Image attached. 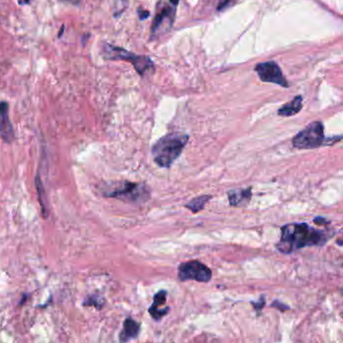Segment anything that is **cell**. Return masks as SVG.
I'll list each match as a JSON object with an SVG mask.
<instances>
[{
    "mask_svg": "<svg viewBox=\"0 0 343 343\" xmlns=\"http://www.w3.org/2000/svg\"><path fill=\"white\" fill-rule=\"evenodd\" d=\"M272 307L274 308H277V309H280V311H282V312H285L286 310L289 309V306L283 304V303H281V302H278L277 300L274 301V303L272 304Z\"/></svg>",
    "mask_w": 343,
    "mask_h": 343,
    "instance_id": "ac0fdd59",
    "label": "cell"
},
{
    "mask_svg": "<svg viewBox=\"0 0 343 343\" xmlns=\"http://www.w3.org/2000/svg\"><path fill=\"white\" fill-rule=\"evenodd\" d=\"M0 136L6 143H10L14 138L12 124L9 119V105L6 101L0 102Z\"/></svg>",
    "mask_w": 343,
    "mask_h": 343,
    "instance_id": "9c48e42d",
    "label": "cell"
},
{
    "mask_svg": "<svg viewBox=\"0 0 343 343\" xmlns=\"http://www.w3.org/2000/svg\"><path fill=\"white\" fill-rule=\"evenodd\" d=\"M36 184H37V189H38V199H39V204L41 206V212H42V215L44 217H46V213H48V210H46V206H45V201H44V198H45V195H44V190H43V186H42V183L39 179V176L38 175L37 178H36Z\"/></svg>",
    "mask_w": 343,
    "mask_h": 343,
    "instance_id": "2e32d148",
    "label": "cell"
},
{
    "mask_svg": "<svg viewBox=\"0 0 343 343\" xmlns=\"http://www.w3.org/2000/svg\"><path fill=\"white\" fill-rule=\"evenodd\" d=\"M140 332V324L132 318H127L123 323V330L120 333L119 339L121 342H128L137 338Z\"/></svg>",
    "mask_w": 343,
    "mask_h": 343,
    "instance_id": "7c38bea8",
    "label": "cell"
},
{
    "mask_svg": "<svg viewBox=\"0 0 343 343\" xmlns=\"http://www.w3.org/2000/svg\"><path fill=\"white\" fill-rule=\"evenodd\" d=\"M211 198L210 195H200L197 197H194L192 200H191L189 204H186L184 207L191 210L193 213H197L198 211L202 210L205 209V206L207 205V202Z\"/></svg>",
    "mask_w": 343,
    "mask_h": 343,
    "instance_id": "5bb4252c",
    "label": "cell"
},
{
    "mask_svg": "<svg viewBox=\"0 0 343 343\" xmlns=\"http://www.w3.org/2000/svg\"><path fill=\"white\" fill-rule=\"evenodd\" d=\"M167 292L165 290H160L154 295L153 304L149 307V314L155 320H160L169 312V307L166 306Z\"/></svg>",
    "mask_w": 343,
    "mask_h": 343,
    "instance_id": "30bf717a",
    "label": "cell"
},
{
    "mask_svg": "<svg viewBox=\"0 0 343 343\" xmlns=\"http://www.w3.org/2000/svg\"><path fill=\"white\" fill-rule=\"evenodd\" d=\"M255 71L262 82L276 84L283 88H289V83L276 61L270 60L266 62H260L255 67Z\"/></svg>",
    "mask_w": 343,
    "mask_h": 343,
    "instance_id": "52a82bcc",
    "label": "cell"
},
{
    "mask_svg": "<svg viewBox=\"0 0 343 343\" xmlns=\"http://www.w3.org/2000/svg\"><path fill=\"white\" fill-rule=\"evenodd\" d=\"M281 230L282 237L276 248L283 254H291L305 247L323 246L328 240L325 230L314 229L305 223L288 224Z\"/></svg>",
    "mask_w": 343,
    "mask_h": 343,
    "instance_id": "6da1fadb",
    "label": "cell"
},
{
    "mask_svg": "<svg viewBox=\"0 0 343 343\" xmlns=\"http://www.w3.org/2000/svg\"><path fill=\"white\" fill-rule=\"evenodd\" d=\"M175 17V6L164 5L159 11H157L155 15V19L151 27V38H154L155 36H157L165 31H168L173 24Z\"/></svg>",
    "mask_w": 343,
    "mask_h": 343,
    "instance_id": "ba28073f",
    "label": "cell"
},
{
    "mask_svg": "<svg viewBox=\"0 0 343 343\" xmlns=\"http://www.w3.org/2000/svg\"><path fill=\"white\" fill-rule=\"evenodd\" d=\"M90 38V35L89 34H85L83 37H82V41H83V45H85L86 44V42H87V40H88V38Z\"/></svg>",
    "mask_w": 343,
    "mask_h": 343,
    "instance_id": "cb8c5ba5",
    "label": "cell"
},
{
    "mask_svg": "<svg viewBox=\"0 0 343 343\" xmlns=\"http://www.w3.org/2000/svg\"><path fill=\"white\" fill-rule=\"evenodd\" d=\"M84 306H93L96 309H102L105 305V299L99 295H89L83 302Z\"/></svg>",
    "mask_w": 343,
    "mask_h": 343,
    "instance_id": "9a60e30c",
    "label": "cell"
},
{
    "mask_svg": "<svg viewBox=\"0 0 343 343\" xmlns=\"http://www.w3.org/2000/svg\"><path fill=\"white\" fill-rule=\"evenodd\" d=\"M102 53L106 59L124 60L130 62L140 76H143L146 71H149L154 67L153 61L149 57L133 54L131 52H128L127 50L120 48V46L113 45L111 43H104Z\"/></svg>",
    "mask_w": 343,
    "mask_h": 343,
    "instance_id": "3957f363",
    "label": "cell"
},
{
    "mask_svg": "<svg viewBox=\"0 0 343 343\" xmlns=\"http://www.w3.org/2000/svg\"><path fill=\"white\" fill-rule=\"evenodd\" d=\"M169 1L173 6H176L178 4V2H179V0H169Z\"/></svg>",
    "mask_w": 343,
    "mask_h": 343,
    "instance_id": "484cf974",
    "label": "cell"
},
{
    "mask_svg": "<svg viewBox=\"0 0 343 343\" xmlns=\"http://www.w3.org/2000/svg\"><path fill=\"white\" fill-rule=\"evenodd\" d=\"M189 139V135L179 133H170L160 138L151 150L154 162L162 168H169L179 157Z\"/></svg>",
    "mask_w": 343,
    "mask_h": 343,
    "instance_id": "7a4b0ae2",
    "label": "cell"
},
{
    "mask_svg": "<svg viewBox=\"0 0 343 343\" xmlns=\"http://www.w3.org/2000/svg\"><path fill=\"white\" fill-rule=\"evenodd\" d=\"M292 144L297 149H315L327 145V138L324 136V126L320 121L309 124L292 139Z\"/></svg>",
    "mask_w": 343,
    "mask_h": 343,
    "instance_id": "277c9868",
    "label": "cell"
},
{
    "mask_svg": "<svg viewBox=\"0 0 343 343\" xmlns=\"http://www.w3.org/2000/svg\"><path fill=\"white\" fill-rule=\"evenodd\" d=\"M30 3V0H19V5H26Z\"/></svg>",
    "mask_w": 343,
    "mask_h": 343,
    "instance_id": "d4e9b609",
    "label": "cell"
},
{
    "mask_svg": "<svg viewBox=\"0 0 343 343\" xmlns=\"http://www.w3.org/2000/svg\"><path fill=\"white\" fill-rule=\"evenodd\" d=\"M265 303H266V300H265V297H264V296H262V297L260 298V301L259 302H252V305L254 306V308L258 311V312H260L261 310H262V308L265 306Z\"/></svg>",
    "mask_w": 343,
    "mask_h": 343,
    "instance_id": "e0dca14e",
    "label": "cell"
},
{
    "mask_svg": "<svg viewBox=\"0 0 343 343\" xmlns=\"http://www.w3.org/2000/svg\"><path fill=\"white\" fill-rule=\"evenodd\" d=\"M138 15H139L140 20H145V19H147L149 18L150 13H149V11H147V10H143V9H141V8H139V9H138Z\"/></svg>",
    "mask_w": 343,
    "mask_h": 343,
    "instance_id": "d6986e66",
    "label": "cell"
},
{
    "mask_svg": "<svg viewBox=\"0 0 343 343\" xmlns=\"http://www.w3.org/2000/svg\"><path fill=\"white\" fill-rule=\"evenodd\" d=\"M65 28H66V26H65V24H62L61 26H60V29H59V31H58V34H57V38H60L62 36H64V31H65Z\"/></svg>",
    "mask_w": 343,
    "mask_h": 343,
    "instance_id": "603a6c76",
    "label": "cell"
},
{
    "mask_svg": "<svg viewBox=\"0 0 343 343\" xmlns=\"http://www.w3.org/2000/svg\"><path fill=\"white\" fill-rule=\"evenodd\" d=\"M61 1H65V2L70 3L72 5H75V6H80L82 0H61Z\"/></svg>",
    "mask_w": 343,
    "mask_h": 343,
    "instance_id": "7402d4cb",
    "label": "cell"
},
{
    "mask_svg": "<svg viewBox=\"0 0 343 343\" xmlns=\"http://www.w3.org/2000/svg\"><path fill=\"white\" fill-rule=\"evenodd\" d=\"M302 96L294 97L289 103L285 104L278 110V115L282 117H291L298 114L302 110Z\"/></svg>",
    "mask_w": 343,
    "mask_h": 343,
    "instance_id": "4fadbf2b",
    "label": "cell"
},
{
    "mask_svg": "<svg viewBox=\"0 0 343 343\" xmlns=\"http://www.w3.org/2000/svg\"><path fill=\"white\" fill-rule=\"evenodd\" d=\"M211 276L210 269L199 261L181 263L178 267V279L182 282L194 280L200 283H207L210 282Z\"/></svg>",
    "mask_w": 343,
    "mask_h": 343,
    "instance_id": "8992f818",
    "label": "cell"
},
{
    "mask_svg": "<svg viewBox=\"0 0 343 343\" xmlns=\"http://www.w3.org/2000/svg\"><path fill=\"white\" fill-rule=\"evenodd\" d=\"M314 223L316 224V225H326V224H328V222H327V220H326V218H324V217H322V216H317V217H315L314 218Z\"/></svg>",
    "mask_w": 343,
    "mask_h": 343,
    "instance_id": "44dd1931",
    "label": "cell"
},
{
    "mask_svg": "<svg viewBox=\"0 0 343 343\" xmlns=\"http://www.w3.org/2000/svg\"><path fill=\"white\" fill-rule=\"evenodd\" d=\"M105 195L131 204H141L150 197V190L143 183L124 181L110 192H106Z\"/></svg>",
    "mask_w": 343,
    "mask_h": 343,
    "instance_id": "5b68a950",
    "label": "cell"
},
{
    "mask_svg": "<svg viewBox=\"0 0 343 343\" xmlns=\"http://www.w3.org/2000/svg\"><path fill=\"white\" fill-rule=\"evenodd\" d=\"M228 197L229 205L232 207L245 206L252 197V189L248 187L245 190H231L228 191Z\"/></svg>",
    "mask_w": 343,
    "mask_h": 343,
    "instance_id": "8fae6325",
    "label": "cell"
},
{
    "mask_svg": "<svg viewBox=\"0 0 343 343\" xmlns=\"http://www.w3.org/2000/svg\"><path fill=\"white\" fill-rule=\"evenodd\" d=\"M230 1L231 0H220V2H218V5H217V10L221 11L225 9L230 3Z\"/></svg>",
    "mask_w": 343,
    "mask_h": 343,
    "instance_id": "ffe728a7",
    "label": "cell"
}]
</instances>
